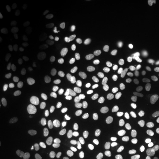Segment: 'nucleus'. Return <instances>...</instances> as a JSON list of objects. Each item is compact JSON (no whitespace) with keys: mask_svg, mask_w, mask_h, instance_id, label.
I'll list each match as a JSON object with an SVG mask.
<instances>
[{"mask_svg":"<svg viewBox=\"0 0 159 159\" xmlns=\"http://www.w3.org/2000/svg\"><path fill=\"white\" fill-rule=\"evenodd\" d=\"M16 22L18 27L21 30H25L27 27V22L25 15L21 13H17L15 16Z\"/></svg>","mask_w":159,"mask_h":159,"instance_id":"obj_18","label":"nucleus"},{"mask_svg":"<svg viewBox=\"0 0 159 159\" xmlns=\"http://www.w3.org/2000/svg\"><path fill=\"white\" fill-rule=\"evenodd\" d=\"M116 142V135L112 130H102L95 134L93 139L94 147L101 151L108 150Z\"/></svg>","mask_w":159,"mask_h":159,"instance_id":"obj_1","label":"nucleus"},{"mask_svg":"<svg viewBox=\"0 0 159 159\" xmlns=\"http://www.w3.org/2000/svg\"><path fill=\"white\" fill-rule=\"evenodd\" d=\"M27 77L30 82L33 84H40L47 78V71L41 66H35L29 71Z\"/></svg>","mask_w":159,"mask_h":159,"instance_id":"obj_3","label":"nucleus"},{"mask_svg":"<svg viewBox=\"0 0 159 159\" xmlns=\"http://www.w3.org/2000/svg\"><path fill=\"white\" fill-rule=\"evenodd\" d=\"M43 16V13L41 11V10L39 8V7H35V8L33 9L30 12L29 15V19L30 21L33 23H37L39 21H41V19H42Z\"/></svg>","mask_w":159,"mask_h":159,"instance_id":"obj_17","label":"nucleus"},{"mask_svg":"<svg viewBox=\"0 0 159 159\" xmlns=\"http://www.w3.org/2000/svg\"><path fill=\"white\" fill-rule=\"evenodd\" d=\"M142 71L143 69L141 68V67H137V68L135 69L134 75L133 77H134V80L136 81V83H145L146 80H148L150 77H144L142 75Z\"/></svg>","mask_w":159,"mask_h":159,"instance_id":"obj_22","label":"nucleus"},{"mask_svg":"<svg viewBox=\"0 0 159 159\" xmlns=\"http://www.w3.org/2000/svg\"><path fill=\"white\" fill-rule=\"evenodd\" d=\"M150 66L153 71L159 72V55L150 60Z\"/></svg>","mask_w":159,"mask_h":159,"instance_id":"obj_28","label":"nucleus"},{"mask_svg":"<svg viewBox=\"0 0 159 159\" xmlns=\"http://www.w3.org/2000/svg\"><path fill=\"white\" fill-rule=\"evenodd\" d=\"M56 114L61 117H66L71 114V109L67 106H59L55 109Z\"/></svg>","mask_w":159,"mask_h":159,"instance_id":"obj_23","label":"nucleus"},{"mask_svg":"<svg viewBox=\"0 0 159 159\" xmlns=\"http://www.w3.org/2000/svg\"><path fill=\"white\" fill-rule=\"evenodd\" d=\"M57 147L60 150L62 151L63 152H65V153H68V152H70L72 150V145L70 143L62 140V139L57 141Z\"/></svg>","mask_w":159,"mask_h":159,"instance_id":"obj_20","label":"nucleus"},{"mask_svg":"<svg viewBox=\"0 0 159 159\" xmlns=\"http://www.w3.org/2000/svg\"><path fill=\"white\" fill-rule=\"evenodd\" d=\"M148 94H146V93L143 92V91H139L138 93V94H137V97H136V99L137 101L139 102H146L147 99H148Z\"/></svg>","mask_w":159,"mask_h":159,"instance_id":"obj_31","label":"nucleus"},{"mask_svg":"<svg viewBox=\"0 0 159 159\" xmlns=\"http://www.w3.org/2000/svg\"><path fill=\"white\" fill-rule=\"evenodd\" d=\"M6 101H7V99H6L5 94L2 92H1L0 93V105L1 106H4L5 105Z\"/></svg>","mask_w":159,"mask_h":159,"instance_id":"obj_34","label":"nucleus"},{"mask_svg":"<svg viewBox=\"0 0 159 159\" xmlns=\"http://www.w3.org/2000/svg\"><path fill=\"white\" fill-rule=\"evenodd\" d=\"M121 114L116 110H111L102 113L98 116V122L101 124H111L118 122L121 119Z\"/></svg>","mask_w":159,"mask_h":159,"instance_id":"obj_5","label":"nucleus"},{"mask_svg":"<svg viewBox=\"0 0 159 159\" xmlns=\"http://www.w3.org/2000/svg\"><path fill=\"white\" fill-rule=\"evenodd\" d=\"M83 159H89V157L88 155H85V156H83Z\"/></svg>","mask_w":159,"mask_h":159,"instance_id":"obj_35","label":"nucleus"},{"mask_svg":"<svg viewBox=\"0 0 159 159\" xmlns=\"http://www.w3.org/2000/svg\"><path fill=\"white\" fill-rule=\"evenodd\" d=\"M75 61V56L72 53H66L61 55L57 60L58 65L61 67H68Z\"/></svg>","mask_w":159,"mask_h":159,"instance_id":"obj_10","label":"nucleus"},{"mask_svg":"<svg viewBox=\"0 0 159 159\" xmlns=\"http://www.w3.org/2000/svg\"><path fill=\"white\" fill-rule=\"evenodd\" d=\"M48 125L52 129H57L61 127V122L55 118H50L48 121Z\"/></svg>","mask_w":159,"mask_h":159,"instance_id":"obj_30","label":"nucleus"},{"mask_svg":"<svg viewBox=\"0 0 159 159\" xmlns=\"http://www.w3.org/2000/svg\"><path fill=\"white\" fill-rule=\"evenodd\" d=\"M139 149V144L136 141L130 140L126 143L125 147V151L129 156H132L137 152Z\"/></svg>","mask_w":159,"mask_h":159,"instance_id":"obj_13","label":"nucleus"},{"mask_svg":"<svg viewBox=\"0 0 159 159\" xmlns=\"http://www.w3.org/2000/svg\"><path fill=\"white\" fill-rule=\"evenodd\" d=\"M115 107L119 111H121L125 114H130L135 110L136 105L134 102L129 101L123 100V99H118L115 102Z\"/></svg>","mask_w":159,"mask_h":159,"instance_id":"obj_9","label":"nucleus"},{"mask_svg":"<svg viewBox=\"0 0 159 159\" xmlns=\"http://www.w3.org/2000/svg\"><path fill=\"white\" fill-rule=\"evenodd\" d=\"M2 79L5 83L9 85H16L20 83L19 73L15 70H7L2 75Z\"/></svg>","mask_w":159,"mask_h":159,"instance_id":"obj_6","label":"nucleus"},{"mask_svg":"<svg viewBox=\"0 0 159 159\" xmlns=\"http://www.w3.org/2000/svg\"><path fill=\"white\" fill-rule=\"evenodd\" d=\"M123 95L125 97H127L128 99H133L135 97L134 93L133 92V91L130 89H125L122 91Z\"/></svg>","mask_w":159,"mask_h":159,"instance_id":"obj_32","label":"nucleus"},{"mask_svg":"<svg viewBox=\"0 0 159 159\" xmlns=\"http://www.w3.org/2000/svg\"><path fill=\"white\" fill-rule=\"evenodd\" d=\"M80 77V71L77 66L70 67L66 69L63 75L64 82L71 86L75 85L79 82Z\"/></svg>","mask_w":159,"mask_h":159,"instance_id":"obj_4","label":"nucleus"},{"mask_svg":"<svg viewBox=\"0 0 159 159\" xmlns=\"http://www.w3.org/2000/svg\"><path fill=\"white\" fill-rule=\"evenodd\" d=\"M33 123L38 128H42L44 125L45 114L42 111H38L34 113L33 116Z\"/></svg>","mask_w":159,"mask_h":159,"instance_id":"obj_12","label":"nucleus"},{"mask_svg":"<svg viewBox=\"0 0 159 159\" xmlns=\"http://www.w3.org/2000/svg\"><path fill=\"white\" fill-rule=\"evenodd\" d=\"M27 141H28L27 136L24 133H20L15 137L14 141H13V149L16 153L19 154L21 152L23 148L27 144Z\"/></svg>","mask_w":159,"mask_h":159,"instance_id":"obj_7","label":"nucleus"},{"mask_svg":"<svg viewBox=\"0 0 159 159\" xmlns=\"http://www.w3.org/2000/svg\"><path fill=\"white\" fill-rule=\"evenodd\" d=\"M123 27L121 25H115L114 27L111 28L110 30H109L108 33V36L109 38H112L116 35V34H118L119 32H121L122 30Z\"/></svg>","mask_w":159,"mask_h":159,"instance_id":"obj_29","label":"nucleus"},{"mask_svg":"<svg viewBox=\"0 0 159 159\" xmlns=\"http://www.w3.org/2000/svg\"><path fill=\"white\" fill-rule=\"evenodd\" d=\"M21 120L22 125L26 128H30L33 125V120L32 119L30 114L27 112H24L21 114Z\"/></svg>","mask_w":159,"mask_h":159,"instance_id":"obj_21","label":"nucleus"},{"mask_svg":"<svg viewBox=\"0 0 159 159\" xmlns=\"http://www.w3.org/2000/svg\"><path fill=\"white\" fill-rule=\"evenodd\" d=\"M34 89L35 91V94H36V96L39 97V98L42 99L46 96L44 86H43L41 83H40V84L35 85Z\"/></svg>","mask_w":159,"mask_h":159,"instance_id":"obj_26","label":"nucleus"},{"mask_svg":"<svg viewBox=\"0 0 159 159\" xmlns=\"http://www.w3.org/2000/svg\"><path fill=\"white\" fill-rule=\"evenodd\" d=\"M56 97L59 102L67 103L70 101V96L68 91L63 88H59L56 91Z\"/></svg>","mask_w":159,"mask_h":159,"instance_id":"obj_16","label":"nucleus"},{"mask_svg":"<svg viewBox=\"0 0 159 159\" xmlns=\"http://www.w3.org/2000/svg\"><path fill=\"white\" fill-rule=\"evenodd\" d=\"M135 65H136V61L132 57L118 60L114 63L115 69L119 71L129 70L132 69Z\"/></svg>","mask_w":159,"mask_h":159,"instance_id":"obj_8","label":"nucleus"},{"mask_svg":"<svg viewBox=\"0 0 159 159\" xmlns=\"http://www.w3.org/2000/svg\"><path fill=\"white\" fill-rule=\"evenodd\" d=\"M144 153L149 159H157L159 157V148L157 146H151L145 150Z\"/></svg>","mask_w":159,"mask_h":159,"instance_id":"obj_19","label":"nucleus"},{"mask_svg":"<svg viewBox=\"0 0 159 159\" xmlns=\"http://www.w3.org/2000/svg\"><path fill=\"white\" fill-rule=\"evenodd\" d=\"M134 38L130 35H122L114 41V44L119 47H129L134 43Z\"/></svg>","mask_w":159,"mask_h":159,"instance_id":"obj_11","label":"nucleus"},{"mask_svg":"<svg viewBox=\"0 0 159 159\" xmlns=\"http://www.w3.org/2000/svg\"><path fill=\"white\" fill-rule=\"evenodd\" d=\"M119 92L118 85L114 82H106L99 87L97 93V100L100 103L105 104L113 100Z\"/></svg>","mask_w":159,"mask_h":159,"instance_id":"obj_2","label":"nucleus"},{"mask_svg":"<svg viewBox=\"0 0 159 159\" xmlns=\"http://www.w3.org/2000/svg\"><path fill=\"white\" fill-rule=\"evenodd\" d=\"M152 139L156 142H159V120L155 123L151 130Z\"/></svg>","mask_w":159,"mask_h":159,"instance_id":"obj_27","label":"nucleus"},{"mask_svg":"<svg viewBox=\"0 0 159 159\" xmlns=\"http://www.w3.org/2000/svg\"><path fill=\"white\" fill-rule=\"evenodd\" d=\"M69 19V13L66 10H61L58 11L56 16L57 21L61 25L65 24Z\"/></svg>","mask_w":159,"mask_h":159,"instance_id":"obj_24","label":"nucleus"},{"mask_svg":"<svg viewBox=\"0 0 159 159\" xmlns=\"http://www.w3.org/2000/svg\"><path fill=\"white\" fill-rule=\"evenodd\" d=\"M50 27L47 24H43V25H41L39 27V30H38L37 35L40 40L45 41V40H47L50 36Z\"/></svg>","mask_w":159,"mask_h":159,"instance_id":"obj_14","label":"nucleus"},{"mask_svg":"<svg viewBox=\"0 0 159 159\" xmlns=\"http://www.w3.org/2000/svg\"><path fill=\"white\" fill-rule=\"evenodd\" d=\"M45 156L47 159H55L57 157L56 149L52 145H49L45 150Z\"/></svg>","mask_w":159,"mask_h":159,"instance_id":"obj_25","label":"nucleus"},{"mask_svg":"<svg viewBox=\"0 0 159 159\" xmlns=\"http://www.w3.org/2000/svg\"><path fill=\"white\" fill-rule=\"evenodd\" d=\"M7 44V41L5 35L3 34L2 31H0V46L2 47H5Z\"/></svg>","mask_w":159,"mask_h":159,"instance_id":"obj_33","label":"nucleus"},{"mask_svg":"<svg viewBox=\"0 0 159 159\" xmlns=\"http://www.w3.org/2000/svg\"><path fill=\"white\" fill-rule=\"evenodd\" d=\"M42 58L43 56L41 53L39 52H30L27 55L26 61L29 65H33L41 63Z\"/></svg>","mask_w":159,"mask_h":159,"instance_id":"obj_15","label":"nucleus"},{"mask_svg":"<svg viewBox=\"0 0 159 159\" xmlns=\"http://www.w3.org/2000/svg\"><path fill=\"white\" fill-rule=\"evenodd\" d=\"M21 159H28V158H27V157H26V156H25V157H23Z\"/></svg>","mask_w":159,"mask_h":159,"instance_id":"obj_36","label":"nucleus"}]
</instances>
